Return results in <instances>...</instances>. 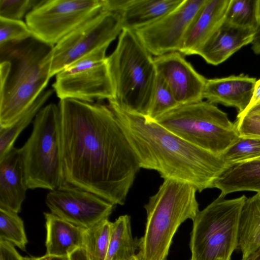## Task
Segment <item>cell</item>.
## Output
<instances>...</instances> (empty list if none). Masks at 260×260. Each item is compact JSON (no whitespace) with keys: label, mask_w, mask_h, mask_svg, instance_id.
<instances>
[{"label":"cell","mask_w":260,"mask_h":260,"mask_svg":"<svg viewBox=\"0 0 260 260\" xmlns=\"http://www.w3.org/2000/svg\"><path fill=\"white\" fill-rule=\"evenodd\" d=\"M58 106L65 183L124 205L141 168L114 113L108 104L71 99Z\"/></svg>","instance_id":"cell-1"},{"label":"cell","mask_w":260,"mask_h":260,"mask_svg":"<svg viewBox=\"0 0 260 260\" xmlns=\"http://www.w3.org/2000/svg\"><path fill=\"white\" fill-rule=\"evenodd\" d=\"M108 101L141 168L156 171L164 179L187 182L199 192L214 188L228 166L220 155L194 146L155 120Z\"/></svg>","instance_id":"cell-2"},{"label":"cell","mask_w":260,"mask_h":260,"mask_svg":"<svg viewBox=\"0 0 260 260\" xmlns=\"http://www.w3.org/2000/svg\"><path fill=\"white\" fill-rule=\"evenodd\" d=\"M53 48L33 36L0 45V127L11 125L44 91Z\"/></svg>","instance_id":"cell-3"},{"label":"cell","mask_w":260,"mask_h":260,"mask_svg":"<svg viewBox=\"0 0 260 260\" xmlns=\"http://www.w3.org/2000/svg\"><path fill=\"white\" fill-rule=\"evenodd\" d=\"M196 187L185 182L165 179L144 206L147 218L144 235L139 239L140 260H167L179 226L193 220L199 212Z\"/></svg>","instance_id":"cell-4"},{"label":"cell","mask_w":260,"mask_h":260,"mask_svg":"<svg viewBox=\"0 0 260 260\" xmlns=\"http://www.w3.org/2000/svg\"><path fill=\"white\" fill-rule=\"evenodd\" d=\"M107 61L114 89L111 100L127 111L146 116L157 73L153 58L134 31L122 30Z\"/></svg>","instance_id":"cell-5"},{"label":"cell","mask_w":260,"mask_h":260,"mask_svg":"<svg viewBox=\"0 0 260 260\" xmlns=\"http://www.w3.org/2000/svg\"><path fill=\"white\" fill-rule=\"evenodd\" d=\"M20 149L28 189L53 190L65 183L58 105L51 103L41 108L29 137Z\"/></svg>","instance_id":"cell-6"},{"label":"cell","mask_w":260,"mask_h":260,"mask_svg":"<svg viewBox=\"0 0 260 260\" xmlns=\"http://www.w3.org/2000/svg\"><path fill=\"white\" fill-rule=\"evenodd\" d=\"M155 121L194 146L220 156L240 137L227 113L207 101L178 106Z\"/></svg>","instance_id":"cell-7"},{"label":"cell","mask_w":260,"mask_h":260,"mask_svg":"<svg viewBox=\"0 0 260 260\" xmlns=\"http://www.w3.org/2000/svg\"><path fill=\"white\" fill-rule=\"evenodd\" d=\"M247 199H226L219 195L193 221L189 246L195 260H231L238 248L239 220Z\"/></svg>","instance_id":"cell-8"},{"label":"cell","mask_w":260,"mask_h":260,"mask_svg":"<svg viewBox=\"0 0 260 260\" xmlns=\"http://www.w3.org/2000/svg\"><path fill=\"white\" fill-rule=\"evenodd\" d=\"M109 46L99 48L56 75L52 87L60 100L94 103L114 98V89L106 56Z\"/></svg>","instance_id":"cell-9"},{"label":"cell","mask_w":260,"mask_h":260,"mask_svg":"<svg viewBox=\"0 0 260 260\" xmlns=\"http://www.w3.org/2000/svg\"><path fill=\"white\" fill-rule=\"evenodd\" d=\"M104 8V0H41L26 15L32 36L55 46Z\"/></svg>","instance_id":"cell-10"},{"label":"cell","mask_w":260,"mask_h":260,"mask_svg":"<svg viewBox=\"0 0 260 260\" xmlns=\"http://www.w3.org/2000/svg\"><path fill=\"white\" fill-rule=\"evenodd\" d=\"M122 30L118 12L104 8L53 46L50 77L99 48L109 46Z\"/></svg>","instance_id":"cell-11"},{"label":"cell","mask_w":260,"mask_h":260,"mask_svg":"<svg viewBox=\"0 0 260 260\" xmlns=\"http://www.w3.org/2000/svg\"><path fill=\"white\" fill-rule=\"evenodd\" d=\"M45 203L52 214L84 229L108 219L115 206L94 193L67 183L50 190Z\"/></svg>","instance_id":"cell-12"},{"label":"cell","mask_w":260,"mask_h":260,"mask_svg":"<svg viewBox=\"0 0 260 260\" xmlns=\"http://www.w3.org/2000/svg\"><path fill=\"white\" fill-rule=\"evenodd\" d=\"M206 0H184L155 22L135 31L148 51L158 56L179 52L186 32Z\"/></svg>","instance_id":"cell-13"},{"label":"cell","mask_w":260,"mask_h":260,"mask_svg":"<svg viewBox=\"0 0 260 260\" xmlns=\"http://www.w3.org/2000/svg\"><path fill=\"white\" fill-rule=\"evenodd\" d=\"M157 75L166 82L179 105L203 101L207 81L178 51L153 58Z\"/></svg>","instance_id":"cell-14"},{"label":"cell","mask_w":260,"mask_h":260,"mask_svg":"<svg viewBox=\"0 0 260 260\" xmlns=\"http://www.w3.org/2000/svg\"><path fill=\"white\" fill-rule=\"evenodd\" d=\"M184 0H104L105 9L118 12L122 29L135 31L167 15Z\"/></svg>","instance_id":"cell-15"},{"label":"cell","mask_w":260,"mask_h":260,"mask_svg":"<svg viewBox=\"0 0 260 260\" xmlns=\"http://www.w3.org/2000/svg\"><path fill=\"white\" fill-rule=\"evenodd\" d=\"M231 0H206L193 18L179 51L183 55L197 54L223 23Z\"/></svg>","instance_id":"cell-16"},{"label":"cell","mask_w":260,"mask_h":260,"mask_svg":"<svg viewBox=\"0 0 260 260\" xmlns=\"http://www.w3.org/2000/svg\"><path fill=\"white\" fill-rule=\"evenodd\" d=\"M256 81L255 78L243 74L207 79L203 98L213 104L235 108L240 114L250 102Z\"/></svg>","instance_id":"cell-17"},{"label":"cell","mask_w":260,"mask_h":260,"mask_svg":"<svg viewBox=\"0 0 260 260\" xmlns=\"http://www.w3.org/2000/svg\"><path fill=\"white\" fill-rule=\"evenodd\" d=\"M27 189L21 149L13 147L0 159V208L20 212Z\"/></svg>","instance_id":"cell-18"},{"label":"cell","mask_w":260,"mask_h":260,"mask_svg":"<svg viewBox=\"0 0 260 260\" xmlns=\"http://www.w3.org/2000/svg\"><path fill=\"white\" fill-rule=\"evenodd\" d=\"M256 31L225 23L213 34L197 54L210 64L225 61L242 47L253 41Z\"/></svg>","instance_id":"cell-19"},{"label":"cell","mask_w":260,"mask_h":260,"mask_svg":"<svg viewBox=\"0 0 260 260\" xmlns=\"http://www.w3.org/2000/svg\"><path fill=\"white\" fill-rule=\"evenodd\" d=\"M47 231L46 255L68 256L83 247L84 228L76 225L52 213H44Z\"/></svg>","instance_id":"cell-20"},{"label":"cell","mask_w":260,"mask_h":260,"mask_svg":"<svg viewBox=\"0 0 260 260\" xmlns=\"http://www.w3.org/2000/svg\"><path fill=\"white\" fill-rule=\"evenodd\" d=\"M214 188L220 195L240 191L260 193V158L235 164L227 167L215 181Z\"/></svg>","instance_id":"cell-21"},{"label":"cell","mask_w":260,"mask_h":260,"mask_svg":"<svg viewBox=\"0 0 260 260\" xmlns=\"http://www.w3.org/2000/svg\"><path fill=\"white\" fill-rule=\"evenodd\" d=\"M238 248L244 260L260 249V193L246 199L239 220Z\"/></svg>","instance_id":"cell-22"},{"label":"cell","mask_w":260,"mask_h":260,"mask_svg":"<svg viewBox=\"0 0 260 260\" xmlns=\"http://www.w3.org/2000/svg\"><path fill=\"white\" fill-rule=\"evenodd\" d=\"M139 239L133 238L131 217L120 216L112 222L109 247L105 260H128L139 249Z\"/></svg>","instance_id":"cell-23"},{"label":"cell","mask_w":260,"mask_h":260,"mask_svg":"<svg viewBox=\"0 0 260 260\" xmlns=\"http://www.w3.org/2000/svg\"><path fill=\"white\" fill-rule=\"evenodd\" d=\"M53 90L43 91L32 105L11 125L0 127V159L14 147V143L22 131L35 118L43 105L51 96Z\"/></svg>","instance_id":"cell-24"},{"label":"cell","mask_w":260,"mask_h":260,"mask_svg":"<svg viewBox=\"0 0 260 260\" xmlns=\"http://www.w3.org/2000/svg\"><path fill=\"white\" fill-rule=\"evenodd\" d=\"M224 22L256 32L260 28V0H231Z\"/></svg>","instance_id":"cell-25"},{"label":"cell","mask_w":260,"mask_h":260,"mask_svg":"<svg viewBox=\"0 0 260 260\" xmlns=\"http://www.w3.org/2000/svg\"><path fill=\"white\" fill-rule=\"evenodd\" d=\"M112 222L103 220L85 229L83 247L91 260H105L111 237Z\"/></svg>","instance_id":"cell-26"},{"label":"cell","mask_w":260,"mask_h":260,"mask_svg":"<svg viewBox=\"0 0 260 260\" xmlns=\"http://www.w3.org/2000/svg\"><path fill=\"white\" fill-rule=\"evenodd\" d=\"M8 241L25 250L27 239L23 221L18 213L0 208V240Z\"/></svg>","instance_id":"cell-27"},{"label":"cell","mask_w":260,"mask_h":260,"mask_svg":"<svg viewBox=\"0 0 260 260\" xmlns=\"http://www.w3.org/2000/svg\"><path fill=\"white\" fill-rule=\"evenodd\" d=\"M220 156L228 166L260 158V138L240 137Z\"/></svg>","instance_id":"cell-28"},{"label":"cell","mask_w":260,"mask_h":260,"mask_svg":"<svg viewBox=\"0 0 260 260\" xmlns=\"http://www.w3.org/2000/svg\"><path fill=\"white\" fill-rule=\"evenodd\" d=\"M180 106L165 80L157 75L151 104L146 118L153 120Z\"/></svg>","instance_id":"cell-29"},{"label":"cell","mask_w":260,"mask_h":260,"mask_svg":"<svg viewBox=\"0 0 260 260\" xmlns=\"http://www.w3.org/2000/svg\"><path fill=\"white\" fill-rule=\"evenodd\" d=\"M31 37L28 26L22 20L0 17V45L21 42Z\"/></svg>","instance_id":"cell-30"},{"label":"cell","mask_w":260,"mask_h":260,"mask_svg":"<svg viewBox=\"0 0 260 260\" xmlns=\"http://www.w3.org/2000/svg\"><path fill=\"white\" fill-rule=\"evenodd\" d=\"M234 123L240 137L246 138L253 131L260 129V101L238 114Z\"/></svg>","instance_id":"cell-31"},{"label":"cell","mask_w":260,"mask_h":260,"mask_svg":"<svg viewBox=\"0 0 260 260\" xmlns=\"http://www.w3.org/2000/svg\"><path fill=\"white\" fill-rule=\"evenodd\" d=\"M41 1L0 0V17L20 20L26 12H29Z\"/></svg>","instance_id":"cell-32"},{"label":"cell","mask_w":260,"mask_h":260,"mask_svg":"<svg viewBox=\"0 0 260 260\" xmlns=\"http://www.w3.org/2000/svg\"><path fill=\"white\" fill-rule=\"evenodd\" d=\"M0 260H24L12 243L0 240Z\"/></svg>","instance_id":"cell-33"},{"label":"cell","mask_w":260,"mask_h":260,"mask_svg":"<svg viewBox=\"0 0 260 260\" xmlns=\"http://www.w3.org/2000/svg\"><path fill=\"white\" fill-rule=\"evenodd\" d=\"M69 260H91L86 249L84 247H80L68 255Z\"/></svg>","instance_id":"cell-34"},{"label":"cell","mask_w":260,"mask_h":260,"mask_svg":"<svg viewBox=\"0 0 260 260\" xmlns=\"http://www.w3.org/2000/svg\"><path fill=\"white\" fill-rule=\"evenodd\" d=\"M260 101V79L256 81L253 95L250 102L246 109L249 108Z\"/></svg>","instance_id":"cell-35"},{"label":"cell","mask_w":260,"mask_h":260,"mask_svg":"<svg viewBox=\"0 0 260 260\" xmlns=\"http://www.w3.org/2000/svg\"><path fill=\"white\" fill-rule=\"evenodd\" d=\"M251 49L253 52L256 54H260V28L257 30L254 36V39L251 43Z\"/></svg>","instance_id":"cell-36"},{"label":"cell","mask_w":260,"mask_h":260,"mask_svg":"<svg viewBox=\"0 0 260 260\" xmlns=\"http://www.w3.org/2000/svg\"><path fill=\"white\" fill-rule=\"evenodd\" d=\"M24 260H69L68 256H56L45 254L39 257H24Z\"/></svg>","instance_id":"cell-37"},{"label":"cell","mask_w":260,"mask_h":260,"mask_svg":"<svg viewBox=\"0 0 260 260\" xmlns=\"http://www.w3.org/2000/svg\"><path fill=\"white\" fill-rule=\"evenodd\" d=\"M244 260H260V249Z\"/></svg>","instance_id":"cell-38"},{"label":"cell","mask_w":260,"mask_h":260,"mask_svg":"<svg viewBox=\"0 0 260 260\" xmlns=\"http://www.w3.org/2000/svg\"><path fill=\"white\" fill-rule=\"evenodd\" d=\"M247 138H260V129L252 132Z\"/></svg>","instance_id":"cell-39"},{"label":"cell","mask_w":260,"mask_h":260,"mask_svg":"<svg viewBox=\"0 0 260 260\" xmlns=\"http://www.w3.org/2000/svg\"><path fill=\"white\" fill-rule=\"evenodd\" d=\"M128 260H140V259L139 258L137 255L136 254V255H134V256H133L132 257H131Z\"/></svg>","instance_id":"cell-40"},{"label":"cell","mask_w":260,"mask_h":260,"mask_svg":"<svg viewBox=\"0 0 260 260\" xmlns=\"http://www.w3.org/2000/svg\"><path fill=\"white\" fill-rule=\"evenodd\" d=\"M190 260H195V259H192V258H191V259H190Z\"/></svg>","instance_id":"cell-41"}]
</instances>
